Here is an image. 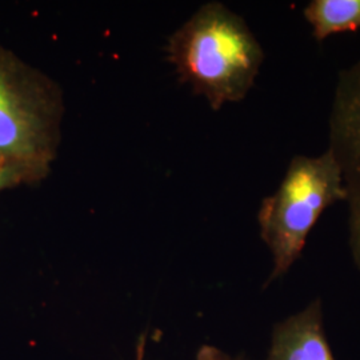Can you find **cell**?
Returning <instances> with one entry per match:
<instances>
[{
  "label": "cell",
  "mask_w": 360,
  "mask_h": 360,
  "mask_svg": "<svg viewBox=\"0 0 360 360\" xmlns=\"http://www.w3.org/2000/svg\"><path fill=\"white\" fill-rule=\"evenodd\" d=\"M20 184H26V180L16 169L0 166V193L3 190H8L18 187Z\"/></svg>",
  "instance_id": "cell-7"
},
{
  "label": "cell",
  "mask_w": 360,
  "mask_h": 360,
  "mask_svg": "<svg viewBox=\"0 0 360 360\" xmlns=\"http://www.w3.org/2000/svg\"><path fill=\"white\" fill-rule=\"evenodd\" d=\"M328 151L342 174L348 243L360 271V59L338 74L328 117Z\"/></svg>",
  "instance_id": "cell-4"
},
{
  "label": "cell",
  "mask_w": 360,
  "mask_h": 360,
  "mask_svg": "<svg viewBox=\"0 0 360 360\" xmlns=\"http://www.w3.org/2000/svg\"><path fill=\"white\" fill-rule=\"evenodd\" d=\"M303 16L316 41L338 32L360 31V0H312L304 7Z\"/></svg>",
  "instance_id": "cell-6"
},
{
  "label": "cell",
  "mask_w": 360,
  "mask_h": 360,
  "mask_svg": "<svg viewBox=\"0 0 360 360\" xmlns=\"http://www.w3.org/2000/svg\"><path fill=\"white\" fill-rule=\"evenodd\" d=\"M144 348H146V339L142 338L138 345V352H136V360H144Z\"/></svg>",
  "instance_id": "cell-9"
},
{
  "label": "cell",
  "mask_w": 360,
  "mask_h": 360,
  "mask_svg": "<svg viewBox=\"0 0 360 360\" xmlns=\"http://www.w3.org/2000/svg\"><path fill=\"white\" fill-rule=\"evenodd\" d=\"M63 114L59 84L0 46V166L16 169L26 184L46 179Z\"/></svg>",
  "instance_id": "cell-2"
},
{
  "label": "cell",
  "mask_w": 360,
  "mask_h": 360,
  "mask_svg": "<svg viewBox=\"0 0 360 360\" xmlns=\"http://www.w3.org/2000/svg\"><path fill=\"white\" fill-rule=\"evenodd\" d=\"M266 360H334L323 328L321 299L276 324Z\"/></svg>",
  "instance_id": "cell-5"
},
{
  "label": "cell",
  "mask_w": 360,
  "mask_h": 360,
  "mask_svg": "<svg viewBox=\"0 0 360 360\" xmlns=\"http://www.w3.org/2000/svg\"><path fill=\"white\" fill-rule=\"evenodd\" d=\"M196 360H236L232 359L231 356L226 355L218 348L212 346H203L198 352Z\"/></svg>",
  "instance_id": "cell-8"
},
{
  "label": "cell",
  "mask_w": 360,
  "mask_h": 360,
  "mask_svg": "<svg viewBox=\"0 0 360 360\" xmlns=\"http://www.w3.org/2000/svg\"><path fill=\"white\" fill-rule=\"evenodd\" d=\"M168 60L180 80L219 111L254 87L264 51L245 19L208 1L169 37Z\"/></svg>",
  "instance_id": "cell-1"
},
{
  "label": "cell",
  "mask_w": 360,
  "mask_h": 360,
  "mask_svg": "<svg viewBox=\"0 0 360 360\" xmlns=\"http://www.w3.org/2000/svg\"><path fill=\"white\" fill-rule=\"evenodd\" d=\"M345 200L342 174L328 150L291 159L278 190L262 200L257 212L260 236L272 255L267 284L285 275L300 257L323 211Z\"/></svg>",
  "instance_id": "cell-3"
}]
</instances>
